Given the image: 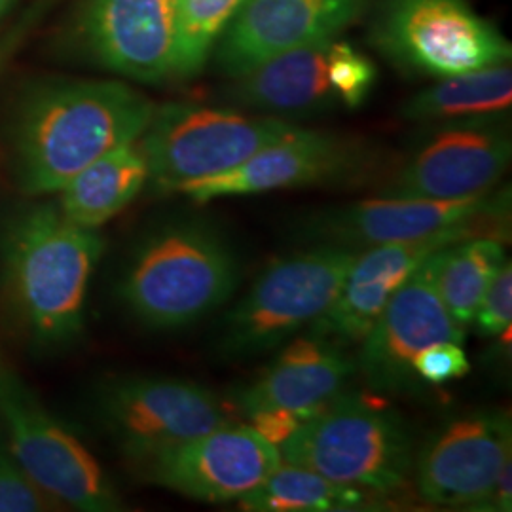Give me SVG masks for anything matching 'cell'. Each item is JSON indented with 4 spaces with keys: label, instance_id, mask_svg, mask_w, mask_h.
I'll return each mask as SVG.
<instances>
[{
    "label": "cell",
    "instance_id": "1",
    "mask_svg": "<svg viewBox=\"0 0 512 512\" xmlns=\"http://www.w3.org/2000/svg\"><path fill=\"white\" fill-rule=\"evenodd\" d=\"M154 103L118 80H52L21 95L10 122L12 167L29 196L59 192L110 150L135 143Z\"/></svg>",
    "mask_w": 512,
    "mask_h": 512
},
{
    "label": "cell",
    "instance_id": "2",
    "mask_svg": "<svg viewBox=\"0 0 512 512\" xmlns=\"http://www.w3.org/2000/svg\"><path fill=\"white\" fill-rule=\"evenodd\" d=\"M105 241L59 205L38 203L4 230L0 281L6 304L38 348L59 349L84 329L86 298Z\"/></svg>",
    "mask_w": 512,
    "mask_h": 512
},
{
    "label": "cell",
    "instance_id": "3",
    "mask_svg": "<svg viewBox=\"0 0 512 512\" xmlns=\"http://www.w3.org/2000/svg\"><path fill=\"white\" fill-rule=\"evenodd\" d=\"M238 283V258L219 230L202 220H179L139 245L120 298L150 329H183L226 304Z\"/></svg>",
    "mask_w": 512,
    "mask_h": 512
},
{
    "label": "cell",
    "instance_id": "4",
    "mask_svg": "<svg viewBox=\"0 0 512 512\" xmlns=\"http://www.w3.org/2000/svg\"><path fill=\"white\" fill-rule=\"evenodd\" d=\"M281 461L374 494L399 492L414 469L412 439L382 404L334 397L279 446Z\"/></svg>",
    "mask_w": 512,
    "mask_h": 512
},
{
    "label": "cell",
    "instance_id": "5",
    "mask_svg": "<svg viewBox=\"0 0 512 512\" xmlns=\"http://www.w3.org/2000/svg\"><path fill=\"white\" fill-rule=\"evenodd\" d=\"M359 251L319 243L275 260L249 293L228 311L219 329V353L251 359L289 342L310 327L338 296Z\"/></svg>",
    "mask_w": 512,
    "mask_h": 512
},
{
    "label": "cell",
    "instance_id": "6",
    "mask_svg": "<svg viewBox=\"0 0 512 512\" xmlns=\"http://www.w3.org/2000/svg\"><path fill=\"white\" fill-rule=\"evenodd\" d=\"M296 129L272 116L165 103L154 107L137 143L147 160L148 181L162 192L177 194L184 184L236 169Z\"/></svg>",
    "mask_w": 512,
    "mask_h": 512
},
{
    "label": "cell",
    "instance_id": "7",
    "mask_svg": "<svg viewBox=\"0 0 512 512\" xmlns=\"http://www.w3.org/2000/svg\"><path fill=\"white\" fill-rule=\"evenodd\" d=\"M0 437L57 505L74 511L122 509L92 452L42 404L0 346Z\"/></svg>",
    "mask_w": 512,
    "mask_h": 512
},
{
    "label": "cell",
    "instance_id": "8",
    "mask_svg": "<svg viewBox=\"0 0 512 512\" xmlns=\"http://www.w3.org/2000/svg\"><path fill=\"white\" fill-rule=\"evenodd\" d=\"M372 42L399 67L448 78L509 63L511 42L471 0H384Z\"/></svg>",
    "mask_w": 512,
    "mask_h": 512
},
{
    "label": "cell",
    "instance_id": "9",
    "mask_svg": "<svg viewBox=\"0 0 512 512\" xmlns=\"http://www.w3.org/2000/svg\"><path fill=\"white\" fill-rule=\"evenodd\" d=\"M444 232L509 241L511 190H488L463 200L382 196L321 213L304 228L310 239L355 251L433 238Z\"/></svg>",
    "mask_w": 512,
    "mask_h": 512
},
{
    "label": "cell",
    "instance_id": "10",
    "mask_svg": "<svg viewBox=\"0 0 512 512\" xmlns=\"http://www.w3.org/2000/svg\"><path fill=\"white\" fill-rule=\"evenodd\" d=\"M97 410L124 456L139 465L230 423L209 389L173 378L114 380L99 393Z\"/></svg>",
    "mask_w": 512,
    "mask_h": 512
},
{
    "label": "cell",
    "instance_id": "11",
    "mask_svg": "<svg viewBox=\"0 0 512 512\" xmlns=\"http://www.w3.org/2000/svg\"><path fill=\"white\" fill-rule=\"evenodd\" d=\"M429 258L391 296L353 361L355 370L374 391L418 389L421 380L412 368L414 357L433 344L465 342V329L450 317L440 300Z\"/></svg>",
    "mask_w": 512,
    "mask_h": 512
},
{
    "label": "cell",
    "instance_id": "12",
    "mask_svg": "<svg viewBox=\"0 0 512 512\" xmlns=\"http://www.w3.org/2000/svg\"><path fill=\"white\" fill-rule=\"evenodd\" d=\"M509 131L494 116L446 122L385 186L384 196L463 200L494 190L511 164Z\"/></svg>",
    "mask_w": 512,
    "mask_h": 512
},
{
    "label": "cell",
    "instance_id": "13",
    "mask_svg": "<svg viewBox=\"0 0 512 512\" xmlns=\"http://www.w3.org/2000/svg\"><path fill=\"white\" fill-rule=\"evenodd\" d=\"M281 463L277 446L251 425H222L148 459L150 482L171 492L226 503L249 494Z\"/></svg>",
    "mask_w": 512,
    "mask_h": 512
},
{
    "label": "cell",
    "instance_id": "14",
    "mask_svg": "<svg viewBox=\"0 0 512 512\" xmlns=\"http://www.w3.org/2000/svg\"><path fill=\"white\" fill-rule=\"evenodd\" d=\"M368 160V150L353 139L298 128L283 141L262 148L236 169L184 184L177 194L188 196L192 202L207 203L228 196L344 183L363 173Z\"/></svg>",
    "mask_w": 512,
    "mask_h": 512
},
{
    "label": "cell",
    "instance_id": "15",
    "mask_svg": "<svg viewBox=\"0 0 512 512\" xmlns=\"http://www.w3.org/2000/svg\"><path fill=\"white\" fill-rule=\"evenodd\" d=\"M512 461L511 418L480 412L448 423L416 459V490L429 505L471 507Z\"/></svg>",
    "mask_w": 512,
    "mask_h": 512
},
{
    "label": "cell",
    "instance_id": "16",
    "mask_svg": "<svg viewBox=\"0 0 512 512\" xmlns=\"http://www.w3.org/2000/svg\"><path fill=\"white\" fill-rule=\"evenodd\" d=\"M365 8L366 0H243L219 38L220 71L238 78L275 55L336 38Z\"/></svg>",
    "mask_w": 512,
    "mask_h": 512
},
{
    "label": "cell",
    "instance_id": "17",
    "mask_svg": "<svg viewBox=\"0 0 512 512\" xmlns=\"http://www.w3.org/2000/svg\"><path fill=\"white\" fill-rule=\"evenodd\" d=\"M76 33L107 71L145 84L175 78V0H88Z\"/></svg>",
    "mask_w": 512,
    "mask_h": 512
},
{
    "label": "cell",
    "instance_id": "18",
    "mask_svg": "<svg viewBox=\"0 0 512 512\" xmlns=\"http://www.w3.org/2000/svg\"><path fill=\"white\" fill-rule=\"evenodd\" d=\"M473 239L465 232H444L433 238L385 243L359 251L338 296L310 325V334L344 348L361 344L391 296L421 264L442 247Z\"/></svg>",
    "mask_w": 512,
    "mask_h": 512
},
{
    "label": "cell",
    "instance_id": "19",
    "mask_svg": "<svg viewBox=\"0 0 512 512\" xmlns=\"http://www.w3.org/2000/svg\"><path fill=\"white\" fill-rule=\"evenodd\" d=\"M355 363L340 346L319 336L289 342L260 376L236 397L239 412L247 420L262 412H298L311 416L340 395Z\"/></svg>",
    "mask_w": 512,
    "mask_h": 512
},
{
    "label": "cell",
    "instance_id": "20",
    "mask_svg": "<svg viewBox=\"0 0 512 512\" xmlns=\"http://www.w3.org/2000/svg\"><path fill=\"white\" fill-rule=\"evenodd\" d=\"M332 40L325 38L298 46L232 78L226 97L239 107L277 114H310L329 109L338 103L329 80Z\"/></svg>",
    "mask_w": 512,
    "mask_h": 512
},
{
    "label": "cell",
    "instance_id": "21",
    "mask_svg": "<svg viewBox=\"0 0 512 512\" xmlns=\"http://www.w3.org/2000/svg\"><path fill=\"white\" fill-rule=\"evenodd\" d=\"M148 183L139 143L114 148L76 173L59 194L61 213L76 226L97 230L122 213Z\"/></svg>",
    "mask_w": 512,
    "mask_h": 512
},
{
    "label": "cell",
    "instance_id": "22",
    "mask_svg": "<svg viewBox=\"0 0 512 512\" xmlns=\"http://www.w3.org/2000/svg\"><path fill=\"white\" fill-rule=\"evenodd\" d=\"M512 71L509 63L442 78L403 105L412 122H454L495 116L511 109Z\"/></svg>",
    "mask_w": 512,
    "mask_h": 512
},
{
    "label": "cell",
    "instance_id": "23",
    "mask_svg": "<svg viewBox=\"0 0 512 512\" xmlns=\"http://www.w3.org/2000/svg\"><path fill=\"white\" fill-rule=\"evenodd\" d=\"M378 497L380 494L281 461L264 482L238 501L243 511H361L380 503Z\"/></svg>",
    "mask_w": 512,
    "mask_h": 512
},
{
    "label": "cell",
    "instance_id": "24",
    "mask_svg": "<svg viewBox=\"0 0 512 512\" xmlns=\"http://www.w3.org/2000/svg\"><path fill=\"white\" fill-rule=\"evenodd\" d=\"M429 260L444 308L459 327L467 329L488 285L505 264L503 243L490 238L467 239L442 247Z\"/></svg>",
    "mask_w": 512,
    "mask_h": 512
},
{
    "label": "cell",
    "instance_id": "25",
    "mask_svg": "<svg viewBox=\"0 0 512 512\" xmlns=\"http://www.w3.org/2000/svg\"><path fill=\"white\" fill-rule=\"evenodd\" d=\"M243 0H175V80L202 73Z\"/></svg>",
    "mask_w": 512,
    "mask_h": 512
},
{
    "label": "cell",
    "instance_id": "26",
    "mask_svg": "<svg viewBox=\"0 0 512 512\" xmlns=\"http://www.w3.org/2000/svg\"><path fill=\"white\" fill-rule=\"evenodd\" d=\"M376 67L351 44L334 38L329 48V80L332 90L348 109L365 103L376 84Z\"/></svg>",
    "mask_w": 512,
    "mask_h": 512
},
{
    "label": "cell",
    "instance_id": "27",
    "mask_svg": "<svg viewBox=\"0 0 512 512\" xmlns=\"http://www.w3.org/2000/svg\"><path fill=\"white\" fill-rule=\"evenodd\" d=\"M57 507L0 437V512H44Z\"/></svg>",
    "mask_w": 512,
    "mask_h": 512
},
{
    "label": "cell",
    "instance_id": "28",
    "mask_svg": "<svg viewBox=\"0 0 512 512\" xmlns=\"http://www.w3.org/2000/svg\"><path fill=\"white\" fill-rule=\"evenodd\" d=\"M512 319V266L511 262H505L492 283L488 285L486 293L482 296L475 319L476 330L482 336L494 338L507 330H511Z\"/></svg>",
    "mask_w": 512,
    "mask_h": 512
},
{
    "label": "cell",
    "instance_id": "29",
    "mask_svg": "<svg viewBox=\"0 0 512 512\" xmlns=\"http://www.w3.org/2000/svg\"><path fill=\"white\" fill-rule=\"evenodd\" d=\"M412 368L421 382L440 385L463 378L471 365L459 344L440 342L420 351L412 361Z\"/></svg>",
    "mask_w": 512,
    "mask_h": 512
},
{
    "label": "cell",
    "instance_id": "30",
    "mask_svg": "<svg viewBox=\"0 0 512 512\" xmlns=\"http://www.w3.org/2000/svg\"><path fill=\"white\" fill-rule=\"evenodd\" d=\"M512 461H509L501 473L492 484V488L488 490V494L484 495V499L475 507V511L490 512H509L512 509Z\"/></svg>",
    "mask_w": 512,
    "mask_h": 512
},
{
    "label": "cell",
    "instance_id": "31",
    "mask_svg": "<svg viewBox=\"0 0 512 512\" xmlns=\"http://www.w3.org/2000/svg\"><path fill=\"white\" fill-rule=\"evenodd\" d=\"M12 48H14V40H4V42H0V69H2V65L6 63L8 55L12 52Z\"/></svg>",
    "mask_w": 512,
    "mask_h": 512
},
{
    "label": "cell",
    "instance_id": "32",
    "mask_svg": "<svg viewBox=\"0 0 512 512\" xmlns=\"http://www.w3.org/2000/svg\"><path fill=\"white\" fill-rule=\"evenodd\" d=\"M12 2H14V0H0V16H4V12L10 8Z\"/></svg>",
    "mask_w": 512,
    "mask_h": 512
}]
</instances>
